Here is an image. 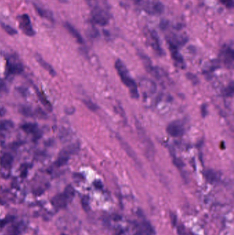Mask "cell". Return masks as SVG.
Listing matches in <instances>:
<instances>
[{
	"label": "cell",
	"instance_id": "obj_1",
	"mask_svg": "<svg viewBox=\"0 0 234 235\" xmlns=\"http://www.w3.org/2000/svg\"><path fill=\"white\" fill-rule=\"evenodd\" d=\"M115 67H116L117 72L118 73V75L120 76L121 81L129 89V92L132 97L134 98H138L139 93L136 83L130 76L128 70L123 62L120 60H117L115 63Z\"/></svg>",
	"mask_w": 234,
	"mask_h": 235
},
{
	"label": "cell",
	"instance_id": "obj_2",
	"mask_svg": "<svg viewBox=\"0 0 234 235\" xmlns=\"http://www.w3.org/2000/svg\"><path fill=\"white\" fill-rule=\"evenodd\" d=\"M75 191L74 188L71 186H68L63 193L57 195L52 198L51 200L52 204L57 208H65L73 199Z\"/></svg>",
	"mask_w": 234,
	"mask_h": 235
},
{
	"label": "cell",
	"instance_id": "obj_3",
	"mask_svg": "<svg viewBox=\"0 0 234 235\" xmlns=\"http://www.w3.org/2000/svg\"><path fill=\"white\" fill-rule=\"evenodd\" d=\"M91 17L93 22L100 26H106L109 22V16L108 11L98 4L91 8Z\"/></svg>",
	"mask_w": 234,
	"mask_h": 235
},
{
	"label": "cell",
	"instance_id": "obj_4",
	"mask_svg": "<svg viewBox=\"0 0 234 235\" xmlns=\"http://www.w3.org/2000/svg\"><path fill=\"white\" fill-rule=\"evenodd\" d=\"M18 23H19V28L26 35L28 36H33L35 34L33 26H32L31 21L30 19L29 15L24 14V15H19L17 17Z\"/></svg>",
	"mask_w": 234,
	"mask_h": 235
},
{
	"label": "cell",
	"instance_id": "obj_5",
	"mask_svg": "<svg viewBox=\"0 0 234 235\" xmlns=\"http://www.w3.org/2000/svg\"><path fill=\"white\" fill-rule=\"evenodd\" d=\"M76 150L77 149L74 144L65 147L59 153L58 159H57L56 162H55V165L58 167L65 165L67 162L69 158H70V155Z\"/></svg>",
	"mask_w": 234,
	"mask_h": 235
},
{
	"label": "cell",
	"instance_id": "obj_6",
	"mask_svg": "<svg viewBox=\"0 0 234 235\" xmlns=\"http://www.w3.org/2000/svg\"><path fill=\"white\" fill-rule=\"evenodd\" d=\"M183 126L179 122L175 121L170 123L167 127V132L171 136L176 138L179 137L183 133Z\"/></svg>",
	"mask_w": 234,
	"mask_h": 235
},
{
	"label": "cell",
	"instance_id": "obj_7",
	"mask_svg": "<svg viewBox=\"0 0 234 235\" xmlns=\"http://www.w3.org/2000/svg\"><path fill=\"white\" fill-rule=\"evenodd\" d=\"M164 10V4L159 1L148 4L146 6V11L152 14H161Z\"/></svg>",
	"mask_w": 234,
	"mask_h": 235
},
{
	"label": "cell",
	"instance_id": "obj_8",
	"mask_svg": "<svg viewBox=\"0 0 234 235\" xmlns=\"http://www.w3.org/2000/svg\"><path fill=\"white\" fill-rule=\"evenodd\" d=\"M65 28L67 29V30L69 32V33H70L71 35H72L73 37L76 40L78 43H80V44L83 43L84 41H83V39L82 37L81 34L79 33V32L78 31L72 24H70V23L68 22H66L65 24Z\"/></svg>",
	"mask_w": 234,
	"mask_h": 235
},
{
	"label": "cell",
	"instance_id": "obj_9",
	"mask_svg": "<svg viewBox=\"0 0 234 235\" xmlns=\"http://www.w3.org/2000/svg\"><path fill=\"white\" fill-rule=\"evenodd\" d=\"M150 36L151 39V45H152L153 49L157 53H159V54H162L163 50L161 48L159 39V37H158L157 34L156 33L155 31L152 30L150 33Z\"/></svg>",
	"mask_w": 234,
	"mask_h": 235
},
{
	"label": "cell",
	"instance_id": "obj_10",
	"mask_svg": "<svg viewBox=\"0 0 234 235\" xmlns=\"http://www.w3.org/2000/svg\"><path fill=\"white\" fill-rule=\"evenodd\" d=\"M7 68L9 72L11 74H19L24 70V67L19 62L15 61H8L7 63Z\"/></svg>",
	"mask_w": 234,
	"mask_h": 235
},
{
	"label": "cell",
	"instance_id": "obj_11",
	"mask_svg": "<svg viewBox=\"0 0 234 235\" xmlns=\"http://www.w3.org/2000/svg\"><path fill=\"white\" fill-rule=\"evenodd\" d=\"M36 61H38V63L40 64L41 66L42 67L43 69H45V70H47V72L50 73V75L53 76V77H55V76L56 75V71L54 70L52 65H50V64L47 63L45 61H44V60L41 58L39 55H36Z\"/></svg>",
	"mask_w": 234,
	"mask_h": 235
},
{
	"label": "cell",
	"instance_id": "obj_12",
	"mask_svg": "<svg viewBox=\"0 0 234 235\" xmlns=\"http://www.w3.org/2000/svg\"><path fill=\"white\" fill-rule=\"evenodd\" d=\"M153 230L151 225L147 222L141 223L137 230L136 235H152Z\"/></svg>",
	"mask_w": 234,
	"mask_h": 235
},
{
	"label": "cell",
	"instance_id": "obj_13",
	"mask_svg": "<svg viewBox=\"0 0 234 235\" xmlns=\"http://www.w3.org/2000/svg\"><path fill=\"white\" fill-rule=\"evenodd\" d=\"M13 162V157L10 153H4L1 158V161H0V164H1V167L7 169L9 168L12 165Z\"/></svg>",
	"mask_w": 234,
	"mask_h": 235
},
{
	"label": "cell",
	"instance_id": "obj_14",
	"mask_svg": "<svg viewBox=\"0 0 234 235\" xmlns=\"http://www.w3.org/2000/svg\"><path fill=\"white\" fill-rule=\"evenodd\" d=\"M169 43V47H170V49L173 58L175 60L176 62H178V63H183V59L179 52L178 51L177 46L172 44V43Z\"/></svg>",
	"mask_w": 234,
	"mask_h": 235
},
{
	"label": "cell",
	"instance_id": "obj_15",
	"mask_svg": "<svg viewBox=\"0 0 234 235\" xmlns=\"http://www.w3.org/2000/svg\"><path fill=\"white\" fill-rule=\"evenodd\" d=\"M35 8L36 10V12L39 13V15L41 17H43L49 21H51V22H53L54 17L51 11L45 10V9L41 8L40 7L37 6H35Z\"/></svg>",
	"mask_w": 234,
	"mask_h": 235
},
{
	"label": "cell",
	"instance_id": "obj_16",
	"mask_svg": "<svg viewBox=\"0 0 234 235\" xmlns=\"http://www.w3.org/2000/svg\"><path fill=\"white\" fill-rule=\"evenodd\" d=\"M224 62L226 64H229V67L230 65H232L233 59H234V53L233 50L230 48H227L224 51Z\"/></svg>",
	"mask_w": 234,
	"mask_h": 235
},
{
	"label": "cell",
	"instance_id": "obj_17",
	"mask_svg": "<svg viewBox=\"0 0 234 235\" xmlns=\"http://www.w3.org/2000/svg\"><path fill=\"white\" fill-rule=\"evenodd\" d=\"M22 130L26 133H34L37 131V125L35 123H26L21 126Z\"/></svg>",
	"mask_w": 234,
	"mask_h": 235
},
{
	"label": "cell",
	"instance_id": "obj_18",
	"mask_svg": "<svg viewBox=\"0 0 234 235\" xmlns=\"http://www.w3.org/2000/svg\"><path fill=\"white\" fill-rule=\"evenodd\" d=\"M36 94H37V96L39 99L41 103H42V104L45 106V107L47 108L48 110H50V111H51L52 110V105L50 104L49 101H48L47 99L45 97L44 94H43L42 92H41L39 90H38V89H36Z\"/></svg>",
	"mask_w": 234,
	"mask_h": 235
},
{
	"label": "cell",
	"instance_id": "obj_19",
	"mask_svg": "<svg viewBox=\"0 0 234 235\" xmlns=\"http://www.w3.org/2000/svg\"><path fill=\"white\" fill-rule=\"evenodd\" d=\"M19 112L22 115H24L25 116L27 117H31L33 116V110L31 109L30 107H27L26 105H22L19 108Z\"/></svg>",
	"mask_w": 234,
	"mask_h": 235
},
{
	"label": "cell",
	"instance_id": "obj_20",
	"mask_svg": "<svg viewBox=\"0 0 234 235\" xmlns=\"http://www.w3.org/2000/svg\"><path fill=\"white\" fill-rule=\"evenodd\" d=\"M1 26L4 31L6 32L7 34H10V35H15V34H17V31L16 30L15 28H13L8 25L4 24H1Z\"/></svg>",
	"mask_w": 234,
	"mask_h": 235
},
{
	"label": "cell",
	"instance_id": "obj_21",
	"mask_svg": "<svg viewBox=\"0 0 234 235\" xmlns=\"http://www.w3.org/2000/svg\"><path fill=\"white\" fill-rule=\"evenodd\" d=\"M206 178H207L208 181L214 182V181L216 180V174H215L213 170H207V171L206 172Z\"/></svg>",
	"mask_w": 234,
	"mask_h": 235
},
{
	"label": "cell",
	"instance_id": "obj_22",
	"mask_svg": "<svg viewBox=\"0 0 234 235\" xmlns=\"http://www.w3.org/2000/svg\"><path fill=\"white\" fill-rule=\"evenodd\" d=\"M83 103H84V104L87 106V108H89V109H90V110H91V111L95 112V111H96V110H97V109H98L97 105H96L95 104H94L93 103H92V102H91V101H90V100H83Z\"/></svg>",
	"mask_w": 234,
	"mask_h": 235
},
{
	"label": "cell",
	"instance_id": "obj_23",
	"mask_svg": "<svg viewBox=\"0 0 234 235\" xmlns=\"http://www.w3.org/2000/svg\"><path fill=\"white\" fill-rule=\"evenodd\" d=\"M233 90H234L233 84V83H231L225 89H224V95H226L227 96H232L233 94Z\"/></svg>",
	"mask_w": 234,
	"mask_h": 235
},
{
	"label": "cell",
	"instance_id": "obj_24",
	"mask_svg": "<svg viewBox=\"0 0 234 235\" xmlns=\"http://www.w3.org/2000/svg\"><path fill=\"white\" fill-rule=\"evenodd\" d=\"M222 4H224L227 8H232L234 5L233 0H220Z\"/></svg>",
	"mask_w": 234,
	"mask_h": 235
},
{
	"label": "cell",
	"instance_id": "obj_25",
	"mask_svg": "<svg viewBox=\"0 0 234 235\" xmlns=\"http://www.w3.org/2000/svg\"><path fill=\"white\" fill-rule=\"evenodd\" d=\"M6 90H7V87H6V83L4 81V80H2L1 78H0V93L6 92Z\"/></svg>",
	"mask_w": 234,
	"mask_h": 235
},
{
	"label": "cell",
	"instance_id": "obj_26",
	"mask_svg": "<svg viewBox=\"0 0 234 235\" xmlns=\"http://www.w3.org/2000/svg\"><path fill=\"white\" fill-rule=\"evenodd\" d=\"M201 112H202V114H203V116L205 117L206 116V114H207V109H206V107L205 106H203L201 108Z\"/></svg>",
	"mask_w": 234,
	"mask_h": 235
},
{
	"label": "cell",
	"instance_id": "obj_27",
	"mask_svg": "<svg viewBox=\"0 0 234 235\" xmlns=\"http://www.w3.org/2000/svg\"><path fill=\"white\" fill-rule=\"evenodd\" d=\"M6 114V110L3 107H0V116H3Z\"/></svg>",
	"mask_w": 234,
	"mask_h": 235
},
{
	"label": "cell",
	"instance_id": "obj_28",
	"mask_svg": "<svg viewBox=\"0 0 234 235\" xmlns=\"http://www.w3.org/2000/svg\"><path fill=\"white\" fill-rule=\"evenodd\" d=\"M6 223H7V221L3 220V221H0V229H1L4 225H5Z\"/></svg>",
	"mask_w": 234,
	"mask_h": 235
},
{
	"label": "cell",
	"instance_id": "obj_29",
	"mask_svg": "<svg viewBox=\"0 0 234 235\" xmlns=\"http://www.w3.org/2000/svg\"><path fill=\"white\" fill-rule=\"evenodd\" d=\"M10 235H19V234H18V233H17V232H13V234H10Z\"/></svg>",
	"mask_w": 234,
	"mask_h": 235
},
{
	"label": "cell",
	"instance_id": "obj_30",
	"mask_svg": "<svg viewBox=\"0 0 234 235\" xmlns=\"http://www.w3.org/2000/svg\"><path fill=\"white\" fill-rule=\"evenodd\" d=\"M62 235H65V234H62Z\"/></svg>",
	"mask_w": 234,
	"mask_h": 235
}]
</instances>
